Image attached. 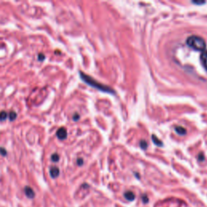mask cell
Returning a JSON list of instances; mask_svg holds the SVG:
<instances>
[{
	"label": "cell",
	"mask_w": 207,
	"mask_h": 207,
	"mask_svg": "<svg viewBox=\"0 0 207 207\" xmlns=\"http://www.w3.org/2000/svg\"><path fill=\"white\" fill-rule=\"evenodd\" d=\"M79 75H80V78L81 79L85 82L87 84H88L89 86L92 87V88H95V89H98L101 92H108V93H114V90H113L111 88L109 87H107L99 82H97L96 80L93 79L92 77H90L89 75L84 74L83 72H79Z\"/></svg>",
	"instance_id": "6da1fadb"
},
{
	"label": "cell",
	"mask_w": 207,
	"mask_h": 207,
	"mask_svg": "<svg viewBox=\"0 0 207 207\" xmlns=\"http://www.w3.org/2000/svg\"><path fill=\"white\" fill-rule=\"evenodd\" d=\"M186 44L189 47L192 48L196 51H201L203 52L205 50L206 48V43L205 41L199 36L193 35L188 37L186 41Z\"/></svg>",
	"instance_id": "7a4b0ae2"
},
{
	"label": "cell",
	"mask_w": 207,
	"mask_h": 207,
	"mask_svg": "<svg viewBox=\"0 0 207 207\" xmlns=\"http://www.w3.org/2000/svg\"><path fill=\"white\" fill-rule=\"evenodd\" d=\"M57 137L58 138V139L60 140H64L66 139L67 137V129L66 128H63V127H61L58 129L57 131Z\"/></svg>",
	"instance_id": "3957f363"
},
{
	"label": "cell",
	"mask_w": 207,
	"mask_h": 207,
	"mask_svg": "<svg viewBox=\"0 0 207 207\" xmlns=\"http://www.w3.org/2000/svg\"><path fill=\"white\" fill-rule=\"evenodd\" d=\"M200 60H201L202 66L204 67V68L207 71V51L206 50L201 52V56H200Z\"/></svg>",
	"instance_id": "277c9868"
},
{
	"label": "cell",
	"mask_w": 207,
	"mask_h": 207,
	"mask_svg": "<svg viewBox=\"0 0 207 207\" xmlns=\"http://www.w3.org/2000/svg\"><path fill=\"white\" fill-rule=\"evenodd\" d=\"M24 193H25V195L27 196V197H28V198H30V199L33 198L35 197V193H34L33 189H32L31 187H29V186L24 187Z\"/></svg>",
	"instance_id": "5b68a950"
},
{
	"label": "cell",
	"mask_w": 207,
	"mask_h": 207,
	"mask_svg": "<svg viewBox=\"0 0 207 207\" xmlns=\"http://www.w3.org/2000/svg\"><path fill=\"white\" fill-rule=\"evenodd\" d=\"M59 173H60V171H59V168H57V167H52L50 168V170H49V174H50V176L53 179L57 178L58 176H59Z\"/></svg>",
	"instance_id": "8992f818"
},
{
	"label": "cell",
	"mask_w": 207,
	"mask_h": 207,
	"mask_svg": "<svg viewBox=\"0 0 207 207\" xmlns=\"http://www.w3.org/2000/svg\"><path fill=\"white\" fill-rule=\"evenodd\" d=\"M125 198L128 200V201H134L135 198V194L132 192V191H127L124 194Z\"/></svg>",
	"instance_id": "52a82bcc"
},
{
	"label": "cell",
	"mask_w": 207,
	"mask_h": 207,
	"mask_svg": "<svg viewBox=\"0 0 207 207\" xmlns=\"http://www.w3.org/2000/svg\"><path fill=\"white\" fill-rule=\"evenodd\" d=\"M151 139H152V141H153V143H154L156 146H159V147H162V146H163L162 141L159 140L155 135H152V136H151Z\"/></svg>",
	"instance_id": "ba28073f"
},
{
	"label": "cell",
	"mask_w": 207,
	"mask_h": 207,
	"mask_svg": "<svg viewBox=\"0 0 207 207\" xmlns=\"http://www.w3.org/2000/svg\"><path fill=\"white\" fill-rule=\"evenodd\" d=\"M176 132L180 135H184L186 134V129L182 126H176Z\"/></svg>",
	"instance_id": "9c48e42d"
},
{
	"label": "cell",
	"mask_w": 207,
	"mask_h": 207,
	"mask_svg": "<svg viewBox=\"0 0 207 207\" xmlns=\"http://www.w3.org/2000/svg\"><path fill=\"white\" fill-rule=\"evenodd\" d=\"M7 117H8V115H7V112H5V111L0 112V122H4Z\"/></svg>",
	"instance_id": "30bf717a"
},
{
	"label": "cell",
	"mask_w": 207,
	"mask_h": 207,
	"mask_svg": "<svg viewBox=\"0 0 207 207\" xmlns=\"http://www.w3.org/2000/svg\"><path fill=\"white\" fill-rule=\"evenodd\" d=\"M9 119H10V121L11 122H12V121H15V120L16 119V117H17V114L15 111H11L10 113H9Z\"/></svg>",
	"instance_id": "8fae6325"
},
{
	"label": "cell",
	"mask_w": 207,
	"mask_h": 207,
	"mask_svg": "<svg viewBox=\"0 0 207 207\" xmlns=\"http://www.w3.org/2000/svg\"><path fill=\"white\" fill-rule=\"evenodd\" d=\"M59 159H60L59 155H58V154H56V153L53 154L52 156H51V159H52V161H53V162H58V161L59 160Z\"/></svg>",
	"instance_id": "7c38bea8"
},
{
	"label": "cell",
	"mask_w": 207,
	"mask_h": 207,
	"mask_svg": "<svg viewBox=\"0 0 207 207\" xmlns=\"http://www.w3.org/2000/svg\"><path fill=\"white\" fill-rule=\"evenodd\" d=\"M140 147L142 149H143V150H146L147 147V142L144 141V140H142L140 142Z\"/></svg>",
	"instance_id": "4fadbf2b"
},
{
	"label": "cell",
	"mask_w": 207,
	"mask_h": 207,
	"mask_svg": "<svg viewBox=\"0 0 207 207\" xmlns=\"http://www.w3.org/2000/svg\"><path fill=\"white\" fill-rule=\"evenodd\" d=\"M0 154H1L3 156H6L7 154V150L4 148L1 147V148H0Z\"/></svg>",
	"instance_id": "5bb4252c"
},
{
	"label": "cell",
	"mask_w": 207,
	"mask_h": 207,
	"mask_svg": "<svg viewBox=\"0 0 207 207\" xmlns=\"http://www.w3.org/2000/svg\"><path fill=\"white\" fill-rule=\"evenodd\" d=\"M45 58H46V57H45V55L43 53H39L38 54V60L39 61H44Z\"/></svg>",
	"instance_id": "9a60e30c"
},
{
	"label": "cell",
	"mask_w": 207,
	"mask_h": 207,
	"mask_svg": "<svg viewBox=\"0 0 207 207\" xmlns=\"http://www.w3.org/2000/svg\"><path fill=\"white\" fill-rule=\"evenodd\" d=\"M83 161L82 159H77V164L78 165L81 166V165H83Z\"/></svg>",
	"instance_id": "2e32d148"
},
{
	"label": "cell",
	"mask_w": 207,
	"mask_h": 207,
	"mask_svg": "<svg viewBox=\"0 0 207 207\" xmlns=\"http://www.w3.org/2000/svg\"><path fill=\"white\" fill-rule=\"evenodd\" d=\"M73 119L74 120V121H77V120H79V114H77V113H75V114L74 115V117H73Z\"/></svg>",
	"instance_id": "e0dca14e"
},
{
	"label": "cell",
	"mask_w": 207,
	"mask_h": 207,
	"mask_svg": "<svg viewBox=\"0 0 207 207\" xmlns=\"http://www.w3.org/2000/svg\"><path fill=\"white\" fill-rule=\"evenodd\" d=\"M143 202H144V203H146V202L148 201V198H147V196H145V195L143 196Z\"/></svg>",
	"instance_id": "ac0fdd59"
},
{
	"label": "cell",
	"mask_w": 207,
	"mask_h": 207,
	"mask_svg": "<svg viewBox=\"0 0 207 207\" xmlns=\"http://www.w3.org/2000/svg\"><path fill=\"white\" fill-rule=\"evenodd\" d=\"M198 159H199V160H201V161L204 159V157H203L202 153H200V155H199V156H198Z\"/></svg>",
	"instance_id": "d6986e66"
},
{
	"label": "cell",
	"mask_w": 207,
	"mask_h": 207,
	"mask_svg": "<svg viewBox=\"0 0 207 207\" xmlns=\"http://www.w3.org/2000/svg\"><path fill=\"white\" fill-rule=\"evenodd\" d=\"M193 3H195V4H204L205 3V2H193Z\"/></svg>",
	"instance_id": "ffe728a7"
}]
</instances>
